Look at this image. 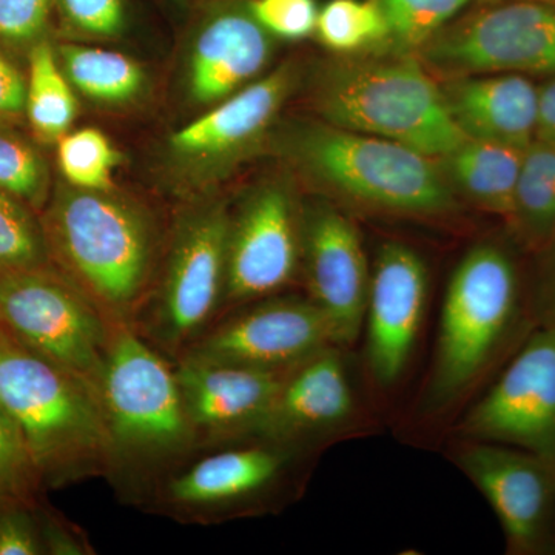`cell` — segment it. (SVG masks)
<instances>
[{
    "label": "cell",
    "instance_id": "obj_37",
    "mask_svg": "<svg viewBox=\"0 0 555 555\" xmlns=\"http://www.w3.org/2000/svg\"><path fill=\"white\" fill-rule=\"evenodd\" d=\"M27 104V82L9 61L0 56V120L17 118Z\"/></svg>",
    "mask_w": 555,
    "mask_h": 555
},
{
    "label": "cell",
    "instance_id": "obj_24",
    "mask_svg": "<svg viewBox=\"0 0 555 555\" xmlns=\"http://www.w3.org/2000/svg\"><path fill=\"white\" fill-rule=\"evenodd\" d=\"M509 225L526 246L555 240V145L534 141L525 149Z\"/></svg>",
    "mask_w": 555,
    "mask_h": 555
},
{
    "label": "cell",
    "instance_id": "obj_3",
    "mask_svg": "<svg viewBox=\"0 0 555 555\" xmlns=\"http://www.w3.org/2000/svg\"><path fill=\"white\" fill-rule=\"evenodd\" d=\"M268 141L318 189L357 206L406 217H444L456 210L437 159L398 142L318 118L276 122Z\"/></svg>",
    "mask_w": 555,
    "mask_h": 555
},
{
    "label": "cell",
    "instance_id": "obj_36",
    "mask_svg": "<svg viewBox=\"0 0 555 555\" xmlns=\"http://www.w3.org/2000/svg\"><path fill=\"white\" fill-rule=\"evenodd\" d=\"M38 514L40 540L43 554L47 555H94L89 535L78 525L72 524L57 511L43 505L36 506Z\"/></svg>",
    "mask_w": 555,
    "mask_h": 555
},
{
    "label": "cell",
    "instance_id": "obj_22",
    "mask_svg": "<svg viewBox=\"0 0 555 555\" xmlns=\"http://www.w3.org/2000/svg\"><path fill=\"white\" fill-rule=\"evenodd\" d=\"M525 150L465 139L437 159L454 195L509 222Z\"/></svg>",
    "mask_w": 555,
    "mask_h": 555
},
{
    "label": "cell",
    "instance_id": "obj_16",
    "mask_svg": "<svg viewBox=\"0 0 555 555\" xmlns=\"http://www.w3.org/2000/svg\"><path fill=\"white\" fill-rule=\"evenodd\" d=\"M459 465L494 511L507 546L531 553L545 537L555 500V463L524 449L473 440Z\"/></svg>",
    "mask_w": 555,
    "mask_h": 555
},
{
    "label": "cell",
    "instance_id": "obj_27",
    "mask_svg": "<svg viewBox=\"0 0 555 555\" xmlns=\"http://www.w3.org/2000/svg\"><path fill=\"white\" fill-rule=\"evenodd\" d=\"M53 268L35 210L0 190V275Z\"/></svg>",
    "mask_w": 555,
    "mask_h": 555
},
{
    "label": "cell",
    "instance_id": "obj_23",
    "mask_svg": "<svg viewBox=\"0 0 555 555\" xmlns=\"http://www.w3.org/2000/svg\"><path fill=\"white\" fill-rule=\"evenodd\" d=\"M57 54L72 87L98 104H130L147 87L144 68L118 51L67 43Z\"/></svg>",
    "mask_w": 555,
    "mask_h": 555
},
{
    "label": "cell",
    "instance_id": "obj_17",
    "mask_svg": "<svg viewBox=\"0 0 555 555\" xmlns=\"http://www.w3.org/2000/svg\"><path fill=\"white\" fill-rule=\"evenodd\" d=\"M429 276L425 261L403 243L379 248L371 270L364 327L367 363L379 385L396 383L406 369L422 327Z\"/></svg>",
    "mask_w": 555,
    "mask_h": 555
},
{
    "label": "cell",
    "instance_id": "obj_7",
    "mask_svg": "<svg viewBox=\"0 0 555 555\" xmlns=\"http://www.w3.org/2000/svg\"><path fill=\"white\" fill-rule=\"evenodd\" d=\"M301 452L257 436L198 448L156 486L142 511L196 526L259 513L286 489Z\"/></svg>",
    "mask_w": 555,
    "mask_h": 555
},
{
    "label": "cell",
    "instance_id": "obj_5",
    "mask_svg": "<svg viewBox=\"0 0 555 555\" xmlns=\"http://www.w3.org/2000/svg\"><path fill=\"white\" fill-rule=\"evenodd\" d=\"M0 404L21 427L47 489L104 478V423L93 387L2 326Z\"/></svg>",
    "mask_w": 555,
    "mask_h": 555
},
{
    "label": "cell",
    "instance_id": "obj_19",
    "mask_svg": "<svg viewBox=\"0 0 555 555\" xmlns=\"http://www.w3.org/2000/svg\"><path fill=\"white\" fill-rule=\"evenodd\" d=\"M356 409L352 386L338 353L327 347L284 372L272 403L254 436L305 451Z\"/></svg>",
    "mask_w": 555,
    "mask_h": 555
},
{
    "label": "cell",
    "instance_id": "obj_13",
    "mask_svg": "<svg viewBox=\"0 0 555 555\" xmlns=\"http://www.w3.org/2000/svg\"><path fill=\"white\" fill-rule=\"evenodd\" d=\"M302 82L301 65L288 61L254 80L203 116L175 131L167 141L170 163L199 185L246 158L268 141L281 109Z\"/></svg>",
    "mask_w": 555,
    "mask_h": 555
},
{
    "label": "cell",
    "instance_id": "obj_20",
    "mask_svg": "<svg viewBox=\"0 0 555 555\" xmlns=\"http://www.w3.org/2000/svg\"><path fill=\"white\" fill-rule=\"evenodd\" d=\"M275 39L251 14L250 2H229L204 17L190 46L188 91L198 105H215L261 75Z\"/></svg>",
    "mask_w": 555,
    "mask_h": 555
},
{
    "label": "cell",
    "instance_id": "obj_35",
    "mask_svg": "<svg viewBox=\"0 0 555 555\" xmlns=\"http://www.w3.org/2000/svg\"><path fill=\"white\" fill-rule=\"evenodd\" d=\"M36 506L0 507V555H43Z\"/></svg>",
    "mask_w": 555,
    "mask_h": 555
},
{
    "label": "cell",
    "instance_id": "obj_33",
    "mask_svg": "<svg viewBox=\"0 0 555 555\" xmlns=\"http://www.w3.org/2000/svg\"><path fill=\"white\" fill-rule=\"evenodd\" d=\"M255 20L273 36L284 40H301L315 33V0H250Z\"/></svg>",
    "mask_w": 555,
    "mask_h": 555
},
{
    "label": "cell",
    "instance_id": "obj_29",
    "mask_svg": "<svg viewBox=\"0 0 555 555\" xmlns=\"http://www.w3.org/2000/svg\"><path fill=\"white\" fill-rule=\"evenodd\" d=\"M57 160L64 181L73 188L112 190L113 171L119 166L118 150L101 130L82 129L57 142Z\"/></svg>",
    "mask_w": 555,
    "mask_h": 555
},
{
    "label": "cell",
    "instance_id": "obj_14",
    "mask_svg": "<svg viewBox=\"0 0 555 555\" xmlns=\"http://www.w3.org/2000/svg\"><path fill=\"white\" fill-rule=\"evenodd\" d=\"M473 440L532 452L555 463V323L528 339L462 425Z\"/></svg>",
    "mask_w": 555,
    "mask_h": 555
},
{
    "label": "cell",
    "instance_id": "obj_12",
    "mask_svg": "<svg viewBox=\"0 0 555 555\" xmlns=\"http://www.w3.org/2000/svg\"><path fill=\"white\" fill-rule=\"evenodd\" d=\"M332 346L324 313L308 297L280 294L219 318L178 361L284 372Z\"/></svg>",
    "mask_w": 555,
    "mask_h": 555
},
{
    "label": "cell",
    "instance_id": "obj_26",
    "mask_svg": "<svg viewBox=\"0 0 555 555\" xmlns=\"http://www.w3.org/2000/svg\"><path fill=\"white\" fill-rule=\"evenodd\" d=\"M315 35L338 54H356L389 40L377 0H328L318 11Z\"/></svg>",
    "mask_w": 555,
    "mask_h": 555
},
{
    "label": "cell",
    "instance_id": "obj_21",
    "mask_svg": "<svg viewBox=\"0 0 555 555\" xmlns=\"http://www.w3.org/2000/svg\"><path fill=\"white\" fill-rule=\"evenodd\" d=\"M451 118L466 139L525 150L535 141L539 87L528 76L470 75L441 86Z\"/></svg>",
    "mask_w": 555,
    "mask_h": 555
},
{
    "label": "cell",
    "instance_id": "obj_18",
    "mask_svg": "<svg viewBox=\"0 0 555 555\" xmlns=\"http://www.w3.org/2000/svg\"><path fill=\"white\" fill-rule=\"evenodd\" d=\"M173 364L196 449L254 436L286 372L190 361Z\"/></svg>",
    "mask_w": 555,
    "mask_h": 555
},
{
    "label": "cell",
    "instance_id": "obj_11",
    "mask_svg": "<svg viewBox=\"0 0 555 555\" xmlns=\"http://www.w3.org/2000/svg\"><path fill=\"white\" fill-rule=\"evenodd\" d=\"M302 203L283 179L262 182L230 208L225 287L219 318L280 295L301 278Z\"/></svg>",
    "mask_w": 555,
    "mask_h": 555
},
{
    "label": "cell",
    "instance_id": "obj_32",
    "mask_svg": "<svg viewBox=\"0 0 555 555\" xmlns=\"http://www.w3.org/2000/svg\"><path fill=\"white\" fill-rule=\"evenodd\" d=\"M69 30L91 38H116L126 30L124 0H53Z\"/></svg>",
    "mask_w": 555,
    "mask_h": 555
},
{
    "label": "cell",
    "instance_id": "obj_31",
    "mask_svg": "<svg viewBox=\"0 0 555 555\" xmlns=\"http://www.w3.org/2000/svg\"><path fill=\"white\" fill-rule=\"evenodd\" d=\"M389 40L400 49H422L448 27L470 0H377Z\"/></svg>",
    "mask_w": 555,
    "mask_h": 555
},
{
    "label": "cell",
    "instance_id": "obj_15",
    "mask_svg": "<svg viewBox=\"0 0 555 555\" xmlns=\"http://www.w3.org/2000/svg\"><path fill=\"white\" fill-rule=\"evenodd\" d=\"M371 270L352 219L326 198L302 203L301 278L338 347L352 345L364 327Z\"/></svg>",
    "mask_w": 555,
    "mask_h": 555
},
{
    "label": "cell",
    "instance_id": "obj_34",
    "mask_svg": "<svg viewBox=\"0 0 555 555\" xmlns=\"http://www.w3.org/2000/svg\"><path fill=\"white\" fill-rule=\"evenodd\" d=\"M53 0H0V39L13 47L35 46L46 30Z\"/></svg>",
    "mask_w": 555,
    "mask_h": 555
},
{
    "label": "cell",
    "instance_id": "obj_39",
    "mask_svg": "<svg viewBox=\"0 0 555 555\" xmlns=\"http://www.w3.org/2000/svg\"><path fill=\"white\" fill-rule=\"evenodd\" d=\"M550 261H547L545 273H543L542 284L539 288V305L542 309V315L546 324L555 323V240L550 246Z\"/></svg>",
    "mask_w": 555,
    "mask_h": 555
},
{
    "label": "cell",
    "instance_id": "obj_6",
    "mask_svg": "<svg viewBox=\"0 0 555 555\" xmlns=\"http://www.w3.org/2000/svg\"><path fill=\"white\" fill-rule=\"evenodd\" d=\"M230 206L201 196L179 211L155 283L131 328L177 363L218 320L225 287Z\"/></svg>",
    "mask_w": 555,
    "mask_h": 555
},
{
    "label": "cell",
    "instance_id": "obj_38",
    "mask_svg": "<svg viewBox=\"0 0 555 555\" xmlns=\"http://www.w3.org/2000/svg\"><path fill=\"white\" fill-rule=\"evenodd\" d=\"M535 141L555 145V76L539 87Z\"/></svg>",
    "mask_w": 555,
    "mask_h": 555
},
{
    "label": "cell",
    "instance_id": "obj_40",
    "mask_svg": "<svg viewBox=\"0 0 555 555\" xmlns=\"http://www.w3.org/2000/svg\"><path fill=\"white\" fill-rule=\"evenodd\" d=\"M486 2H500V0H486ZM534 2H543L550 3V5H555V0H534Z\"/></svg>",
    "mask_w": 555,
    "mask_h": 555
},
{
    "label": "cell",
    "instance_id": "obj_1",
    "mask_svg": "<svg viewBox=\"0 0 555 555\" xmlns=\"http://www.w3.org/2000/svg\"><path fill=\"white\" fill-rule=\"evenodd\" d=\"M96 397L104 423V478L120 503L142 509L156 486L196 451L175 364L129 324H115Z\"/></svg>",
    "mask_w": 555,
    "mask_h": 555
},
{
    "label": "cell",
    "instance_id": "obj_4",
    "mask_svg": "<svg viewBox=\"0 0 555 555\" xmlns=\"http://www.w3.org/2000/svg\"><path fill=\"white\" fill-rule=\"evenodd\" d=\"M317 118L341 129L398 142L438 159L465 141L441 86L411 54H339L309 78Z\"/></svg>",
    "mask_w": 555,
    "mask_h": 555
},
{
    "label": "cell",
    "instance_id": "obj_25",
    "mask_svg": "<svg viewBox=\"0 0 555 555\" xmlns=\"http://www.w3.org/2000/svg\"><path fill=\"white\" fill-rule=\"evenodd\" d=\"M25 113L36 138L47 144L60 142L78 115L72 83L47 40H39L30 50Z\"/></svg>",
    "mask_w": 555,
    "mask_h": 555
},
{
    "label": "cell",
    "instance_id": "obj_10",
    "mask_svg": "<svg viewBox=\"0 0 555 555\" xmlns=\"http://www.w3.org/2000/svg\"><path fill=\"white\" fill-rule=\"evenodd\" d=\"M420 61L448 78L555 76V5L500 0L427 40Z\"/></svg>",
    "mask_w": 555,
    "mask_h": 555
},
{
    "label": "cell",
    "instance_id": "obj_8",
    "mask_svg": "<svg viewBox=\"0 0 555 555\" xmlns=\"http://www.w3.org/2000/svg\"><path fill=\"white\" fill-rule=\"evenodd\" d=\"M518 275L495 244H478L459 262L441 309L436 360L427 386L430 406H448L488 366L516 318Z\"/></svg>",
    "mask_w": 555,
    "mask_h": 555
},
{
    "label": "cell",
    "instance_id": "obj_30",
    "mask_svg": "<svg viewBox=\"0 0 555 555\" xmlns=\"http://www.w3.org/2000/svg\"><path fill=\"white\" fill-rule=\"evenodd\" d=\"M46 491L21 427L0 404V507L39 505Z\"/></svg>",
    "mask_w": 555,
    "mask_h": 555
},
{
    "label": "cell",
    "instance_id": "obj_2",
    "mask_svg": "<svg viewBox=\"0 0 555 555\" xmlns=\"http://www.w3.org/2000/svg\"><path fill=\"white\" fill-rule=\"evenodd\" d=\"M39 217L51 266L112 326H131L166 247L158 218L116 189H78L65 181Z\"/></svg>",
    "mask_w": 555,
    "mask_h": 555
},
{
    "label": "cell",
    "instance_id": "obj_9",
    "mask_svg": "<svg viewBox=\"0 0 555 555\" xmlns=\"http://www.w3.org/2000/svg\"><path fill=\"white\" fill-rule=\"evenodd\" d=\"M0 326L96 392L112 324L56 269L0 275Z\"/></svg>",
    "mask_w": 555,
    "mask_h": 555
},
{
    "label": "cell",
    "instance_id": "obj_28",
    "mask_svg": "<svg viewBox=\"0 0 555 555\" xmlns=\"http://www.w3.org/2000/svg\"><path fill=\"white\" fill-rule=\"evenodd\" d=\"M0 190L42 211L49 203L50 175L38 149L10 126L0 120Z\"/></svg>",
    "mask_w": 555,
    "mask_h": 555
}]
</instances>
